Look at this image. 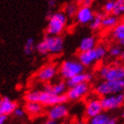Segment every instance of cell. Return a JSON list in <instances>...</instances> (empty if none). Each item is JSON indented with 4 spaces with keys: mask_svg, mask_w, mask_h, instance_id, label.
I'll list each match as a JSON object with an SVG mask.
<instances>
[{
    "mask_svg": "<svg viewBox=\"0 0 124 124\" xmlns=\"http://www.w3.org/2000/svg\"><path fill=\"white\" fill-rule=\"evenodd\" d=\"M56 0H48V2H47V5H48V7L50 9H52V8H54L56 6Z\"/></svg>",
    "mask_w": 124,
    "mask_h": 124,
    "instance_id": "cell-30",
    "label": "cell"
},
{
    "mask_svg": "<svg viewBox=\"0 0 124 124\" xmlns=\"http://www.w3.org/2000/svg\"><path fill=\"white\" fill-rule=\"evenodd\" d=\"M94 77V75L93 74L90 72H83L79 74V75H75L74 77L70 78L68 80H67V85L68 88L70 87H73V86L75 85H77V84H80V83H90L91 82Z\"/></svg>",
    "mask_w": 124,
    "mask_h": 124,
    "instance_id": "cell-16",
    "label": "cell"
},
{
    "mask_svg": "<svg viewBox=\"0 0 124 124\" xmlns=\"http://www.w3.org/2000/svg\"><path fill=\"white\" fill-rule=\"evenodd\" d=\"M74 124H88V123H86V122H83V121H78V122H75Z\"/></svg>",
    "mask_w": 124,
    "mask_h": 124,
    "instance_id": "cell-35",
    "label": "cell"
},
{
    "mask_svg": "<svg viewBox=\"0 0 124 124\" xmlns=\"http://www.w3.org/2000/svg\"><path fill=\"white\" fill-rule=\"evenodd\" d=\"M85 67L78 60H66L59 67V74L62 79L68 80L81 73L84 72Z\"/></svg>",
    "mask_w": 124,
    "mask_h": 124,
    "instance_id": "cell-7",
    "label": "cell"
},
{
    "mask_svg": "<svg viewBox=\"0 0 124 124\" xmlns=\"http://www.w3.org/2000/svg\"><path fill=\"white\" fill-rule=\"evenodd\" d=\"M97 46V39L93 36H88L83 37L79 44V52H87L94 49Z\"/></svg>",
    "mask_w": 124,
    "mask_h": 124,
    "instance_id": "cell-18",
    "label": "cell"
},
{
    "mask_svg": "<svg viewBox=\"0 0 124 124\" xmlns=\"http://www.w3.org/2000/svg\"><path fill=\"white\" fill-rule=\"evenodd\" d=\"M112 14L117 17L124 15V0H114V8Z\"/></svg>",
    "mask_w": 124,
    "mask_h": 124,
    "instance_id": "cell-23",
    "label": "cell"
},
{
    "mask_svg": "<svg viewBox=\"0 0 124 124\" xmlns=\"http://www.w3.org/2000/svg\"><path fill=\"white\" fill-rule=\"evenodd\" d=\"M124 91V80L120 81H109L102 80L97 83L94 87V92L98 97H105V96L116 94V93L123 92Z\"/></svg>",
    "mask_w": 124,
    "mask_h": 124,
    "instance_id": "cell-5",
    "label": "cell"
},
{
    "mask_svg": "<svg viewBox=\"0 0 124 124\" xmlns=\"http://www.w3.org/2000/svg\"><path fill=\"white\" fill-rule=\"evenodd\" d=\"M91 91V86L89 83H83L67 89L66 95L70 101H78L85 98Z\"/></svg>",
    "mask_w": 124,
    "mask_h": 124,
    "instance_id": "cell-10",
    "label": "cell"
},
{
    "mask_svg": "<svg viewBox=\"0 0 124 124\" xmlns=\"http://www.w3.org/2000/svg\"><path fill=\"white\" fill-rule=\"evenodd\" d=\"M102 107L105 111H111L120 108L124 105V93H116L105 96L100 98Z\"/></svg>",
    "mask_w": 124,
    "mask_h": 124,
    "instance_id": "cell-9",
    "label": "cell"
},
{
    "mask_svg": "<svg viewBox=\"0 0 124 124\" xmlns=\"http://www.w3.org/2000/svg\"><path fill=\"white\" fill-rule=\"evenodd\" d=\"M8 116L7 115H4V114H0V124H5L7 122Z\"/></svg>",
    "mask_w": 124,
    "mask_h": 124,
    "instance_id": "cell-32",
    "label": "cell"
},
{
    "mask_svg": "<svg viewBox=\"0 0 124 124\" xmlns=\"http://www.w3.org/2000/svg\"><path fill=\"white\" fill-rule=\"evenodd\" d=\"M77 10H78V6L76 4H75V3H69V4L66 5V6H65L64 13H66V15L67 17L73 18V17L75 16V14L77 13Z\"/></svg>",
    "mask_w": 124,
    "mask_h": 124,
    "instance_id": "cell-24",
    "label": "cell"
},
{
    "mask_svg": "<svg viewBox=\"0 0 124 124\" xmlns=\"http://www.w3.org/2000/svg\"><path fill=\"white\" fill-rule=\"evenodd\" d=\"M67 89L68 87L67 85V82L61 80L54 83H45L43 90L53 93L55 95H64L67 93Z\"/></svg>",
    "mask_w": 124,
    "mask_h": 124,
    "instance_id": "cell-14",
    "label": "cell"
},
{
    "mask_svg": "<svg viewBox=\"0 0 124 124\" xmlns=\"http://www.w3.org/2000/svg\"><path fill=\"white\" fill-rule=\"evenodd\" d=\"M123 93H124V91H123Z\"/></svg>",
    "mask_w": 124,
    "mask_h": 124,
    "instance_id": "cell-37",
    "label": "cell"
},
{
    "mask_svg": "<svg viewBox=\"0 0 124 124\" xmlns=\"http://www.w3.org/2000/svg\"><path fill=\"white\" fill-rule=\"evenodd\" d=\"M104 16H105L104 13H95L94 19L92 20V21H91V23L89 24L91 30L97 31L102 28V21H103Z\"/></svg>",
    "mask_w": 124,
    "mask_h": 124,
    "instance_id": "cell-21",
    "label": "cell"
},
{
    "mask_svg": "<svg viewBox=\"0 0 124 124\" xmlns=\"http://www.w3.org/2000/svg\"><path fill=\"white\" fill-rule=\"evenodd\" d=\"M67 23V16L64 12L52 13V16L48 19L46 35L50 36H60L64 32Z\"/></svg>",
    "mask_w": 124,
    "mask_h": 124,
    "instance_id": "cell-4",
    "label": "cell"
},
{
    "mask_svg": "<svg viewBox=\"0 0 124 124\" xmlns=\"http://www.w3.org/2000/svg\"><path fill=\"white\" fill-rule=\"evenodd\" d=\"M122 52L123 51H122V47L120 46V45H114V46L109 48L108 54L113 59H117V58H120L122 56Z\"/></svg>",
    "mask_w": 124,
    "mask_h": 124,
    "instance_id": "cell-26",
    "label": "cell"
},
{
    "mask_svg": "<svg viewBox=\"0 0 124 124\" xmlns=\"http://www.w3.org/2000/svg\"><path fill=\"white\" fill-rule=\"evenodd\" d=\"M110 117L106 114V113H100V114H97L95 116L91 117L89 119L88 124H106L107 120Z\"/></svg>",
    "mask_w": 124,
    "mask_h": 124,
    "instance_id": "cell-22",
    "label": "cell"
},
{
    "mask_svg": "<svg viewBox=\"0 0 124 124\" xmlns=\"http://www.w3.org/2000/svg\"><path fill=\"white\" fill-rule=\"evenodd\" d=\"M114 8V0H107L103 6V11L105 14H112Z\"/></svg>",
    "mask_w": 124,
    "mask_h": 124,
    "instance_id": "cell-27",
    "label": "cell"
},
{
    "mask_svg": "<svg viewBox=\"0 0 124 124\" xmlns=\"http://www.w3.org/2000/svg\"><path fill=\"white\" fill-rule=\"evenodd\" d=\"M68 113L69 111L67 106L65 105V103H62L49 106L46 111V115L49 119L58 122L62 119H65L68 115Z\"/></svg>",
    "mask_w": 124,
    "mask_h": 124,
    "instance_id": "cell-11",
    "label": "cell"
},
{
    "mask_svg": "<svg viewBox=\"0 0 124 124\" xmlns=\"http://www.w3.org/2000/svg\"><path fill=\"white\" fill-rule=\"evenodd\" d=\"M112 37L120 43L121 41L124 40V21H119L117 25L112 29L111 31Z\"/></svg>",
    "mask_w": 124,
    "mask_h": 124,
    "instance_id": "cell-19",
    "label": "cell"
},
{
    "mask_svg": "<svg viewBox=\"0 0 124 124\" xmlns=\"http://www.w3.org/2000/svg\"><path fill=\"white\" fill-rule=\"evenodd\" d=\"M98 75L102 80H124V65L119 62L113 65H103L98 67Z\"/></svg>",
    "mask_w": 124,
    "mask_h": 124,
    "instance_id": "cell-6",
    "label": "cell"
},
{
    "mask_svg": "<svg viewBox=\"0 0 124 124\" xmlns=\"http://www.w3.org/2000/svg\"><path fill=\"white\" fill-rule=\"evenodd\" d=\"M108 53V51L104 45H97L92 50L87 52H79L77 60L84 67H91L94 64L104 60Z\"/></svg>",
    "mask_w": 124,
    "mask_h": 124,
    "instance_id": "cell-3",
    "label": "cell"
},
{
    "mask_svg": "<svg viewBox=\"0 0 124 124\" xmlns=\"http://www.w3.org/2000/svg\"><path fill=\"white\" fill-rule=\"evenodd\" d=\"M41 124H58V122L57 121H54V120L47 118V119L45 120V121H44Z\"/></svg>",
    "mask_w": 124,
    "mask_h": 124,
    "instance_id": "cell-31",
    "label": "cell"
},
{
    "mask_svg": "<svg viewBox=\"0 0 124 124\" xmlns=\"http://www.w3.org/2000/svg\"><path fill=\"white\" fill-rule=\"evenodd\" d=\"M17 106H18L15 101L12 100L10 98H8L6 96L0 98V114L9 116L13 114Z\"/></svg>",
    "mask_w": 124,
    "mask_h": 124,
    "instance_id": "cell-15",
    "label": "cell"
},
{
    "mask_svg": "<svg viewBox=\"0 0 124 124\" xmlns=\"http://www.w3.org/2000/svg\"><path fill=\"white\" fill-rule=\"evenodd\" d=\"M94 0H78V4L84 6H91Z\"/></svg>",
    "mask_w": 124,
    "mask_h": 124,
    "instance_id": "cell-29",
    "label": "cell"
},
{
    "mask_svg": "<svg viewBox=\"0 0 124 124\" xmlns=\"http://www.w3.org/2000/svg\"><path fill=\"white\" fill-rule=\"evenodd\" d=\"M26 102H37L44 106H52L57 104L66 103L68 99L66 94L55 95L53 93L44 90H32L24 95Z\"/></svg>",
    "mask_w": 124,
    "mask_h": 124,
    "instance_id": "cell-1",
    "label": "cell"
},
{
    "mask_svg": "<svg viewBox=\"0 0 124 124\" xmlns=\"http://www.w3.org/2000/svg\"><path fill=\"white\" fill-rule=\"evenodd\" d=\"M36 49V46H35V41L32 37H29L26 40L25 42V44H24L23 47V51L24 53L26 55H31L34 52Z\"/></svg>",
    "mask_w": 124,
    "mask_h": 124,
    "instance_id": "cell-25",
    "label": "cell"
},
{
    "mask_svg": "<svg viewBox=\"0 0 124 124\" xmlns=\"http://www.w3.org/2000/svg\"><path fill=\"white\" fill-rule=\"evenodd\" d=\"M64 46L65 42L62 36L46 35L36 45V51L44 56L48 54L58 55L63 52Z\"/></svg>",
    "mask_w": 124,
    "mask_h": 124,
    "instance_id": "cell-2",
    "label": "cell"
},
{
    "mask_svg": "<svg viewBox=\"0 0 124 124\" xmlns=\"http://www.w3.org/2000/svg\"><path fill=\"white\" fill-rule=\"evenodd\" d=\"M119 22L118 17L114 14H105L102 21V28L106 29H112Z\"/></svg>",
    "mask_w": 124,
    "mask_h": 124,
    "instance_id": "cell-20",
    "label": "cell"
},
{
    "mask_svg": "<svg viewBox=\"0 0 124 124\" xmlns=\"http://www.w3.org/2000/svg\"><path fill=\"white\" fill-rule=\"evenodd\" d=\"M106 124H117V121L115 118H112V117H110V118L107 120V122H106Z\"/></svg>",
    "mask_w": 124,
    "mask_h": 124,
    "instance_id": "cell-33",
    "label": "cell"
},
{
    "mask_svg": "<svg viewBox=\"0 0 124 124\" xmlns=\"http://www.w3.org/2000/svg\"><path fill=\"white\" fill-rule=\"evenodd\" d=\"M26 112H25V109L22 108V107H19L17 106L13 112V115L16 117V118H22V117L25 115Z\"/></svg>",
    "mask_w": 124,
    "mask_h": 124,
    "instance_id": "cell-28",
    "label": "cell"
},
{
    "mask_svg": "<svg viewBox=\"0 0 124 124\" xmlns=\"http://www.w3.org/2000/svg\"><path fill=\"white\" fill-rule=\"evenodd\" d=\"M58 73H59V67H57V66L53 63H50L42 67L36 72V79L40 83H48L57 76Z\"/></svg>",
    "mask_w": 124,
    "mask_h": 124,
    "instance_id": "cell-8",
    "label": "cell"
},
{
    "mask_svg": "<svg viewBox=\"0 0 124 124\" xmlns=\"http://www.w3.org/2000/svg\"><path fill=\"white\" fill-rule=\"evenodd\" d=\"M94 16H95V13L91 6L81 5L80 7H78L77 13L75 14V18L76 22L81 25H87L92 21Z\"/></svg>",
    "mask_w": 124,
    "mask_h": 124,
    "instance_id": "cell-12",
    "label": "cell"
},
{
    "mask_svg": "<svg viewBox=\"0 0 124 124\" xmlns=\"http://www.w3.org/2000/svg\"><path fill=\"white\" fill-rule=\"evenodd\" d=\"M104 111L101 99L98 98H91L85 105V116L90 119Z\"/></svg>",
    "mask_w": 124,
    "mask_h": 124,
    "instance_id": "cell-13",
    "label": "cell"
},
{
    "mask_svg": "<svg viewBox=\"0 0 124 124\" xmlns=\"http://www.w3.org/2000/svg\"><path fill=\"white\" fill-rule=\"evenodd\" d=\"M120 59H121V61H122V63L124 65V51L122 52V56L120 57Z\"/></svg>",
    "mask_w": 124,
    "mask_h": 124,
    "instance_id": "cell-34",
    "label": "cell"
},
{
    "mask_svg": "<svg viewBox=\"0 0 124 124\" xmlns=\"http://www.w3.org/2000/svg\"><path fill=\"white\" fill-rule=\"evenodd\" d=\"M122 118H123V119H124V111L122 112Z\"/></svg>",
    "mask_w": 124,
    "mask_h": 124,
    "instance_id": "cell-36",
    "label": "cell"
},
{
    "mask_svg": "<svg viewBox=\"0 0 124 124\" xmlns=\"http://www.w3.org/2000/svg\"><path fill=\"white\" fill-rule=\"evenodd\" d=\"M44 106L37 102H26L24 105V109L26 114L30 117H37L41 115L44 111Z\"/></svg>",
    "mask_w": 124,
    "mask_h": 124,
    "instance_id": "cell-17",
    "label": "cell"
}]
</instances>
